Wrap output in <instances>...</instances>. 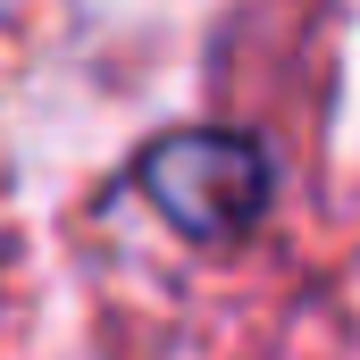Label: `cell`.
Instances as JSON below:
<instances>
[{"label":"cell","instance_id":"1","mask_svg":"<svg viewBox=\"0 0 360 360\" xmlns=\"http://www.w3.org/2000/svg\"><path fill=\"white\" fill-rule=\"evenodd\" d=\"M134 193L176 226L184 243H235L269 218V143L235 134V126H168L134 151Z\"/></svg>","mask_w":360,"mask_h":360}]
</instances>
